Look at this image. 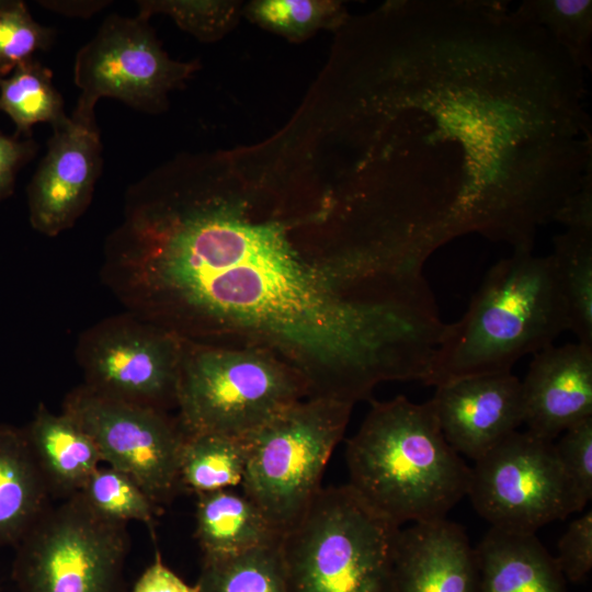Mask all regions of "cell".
<instances>
[{
	"instance_id": "cell-1",
	"label": "cell",
	"mask_w": 592,
	"mask_h": 592,
	"mask_svg": "<svg viewBox=\"0 0 592 592\" xmlns=\"http://www.w3.org/2000/svg\"><path fill=\"white\" fill-rule=\"evenodd\" d=\"M104 267L138 318L187 341L270 352L308 397L353 406L380 383L421 380L445 326L431 289L299 250L288 223L232 196L208 159L129 186Z\"/></svg>"
},
{
	"instance_id": "cell-2",
	"label": "cell",
	"mask_w": 592,
	"mask_h": 592,
	"mask_svg": "<svg viewBox=\"0 0 592 592\" xmlns=\"http://www.w3.org/2000/svg\"><path fill=\"white\" fill-rule=\"evenodd\" d=\"M345 459L350 488L400 527L444 519L467 496L471 469L446 442L430 400L372 401Z\"/></svg>"
},
{
	"instance_id": "cell-3",
	"label": "cell",
	"mask_w": 592,
	"mask_h": 592,
	"mask_svg": "<svg viewBox=\"0 0 592 592\" xmlns=\"http://www.w3.org/2000/svg\"><path fill=\"white\" fill-rule=\"evenodd\" d=\"M569 330L551 254L513 250L485 275L466 312L445 323L420 382H449L511 372L527 354L553 345Z\"/></svg>"
},
{
	"instance_id": "cell-4",
	"label": "cell",
	"mask_w": 592,
	"mask_h": 592,
	"mask_svg": "<svg viewBox=\"0 0 592 592\" xmlns=\"http://www.w3.org/2000/svg\"><path fill=\"white\" fill-rule=\"evenodd\" d=\"M400 526L351 488H321L281 540L288 592H396Z\"/></svg>"
},
{
	"instance_id": "cell-5",
	"label": "cell",
	"mask_w": 592,
	"mask_h": 592,
	"mask_svg": "<svg viewBox=\"0 0 592 592\" xmlns=\"http://www.w3.org/2000/svg\"><path fill=\"white\" fill-rule=\"evenodd\" d=\"M305 398L300 375L270 352L184 340L175 408L186 435L246 437Z\"/></svg>"
},
{
	"instance_id": "cell-6",
	"label": "cell",
	"mask_w": 592,
	"mask_h": 592,
	"mask_svg": "<svg viewBox=\"0 0 592 592\" xmlns=\"http://www.w3.org/2000/svg\"><path fill=\"white\" fill-rule=\"evenodd\" d=\"M353 405L321 397L293 403L246 436L243 493L283 537L320 491Z\"/></svg>"
},
{
	"instance_id": "cell-7",
	"label": "cell",
	"mask_w": 592,
	"mask_h": 592,
	"mask_svg": "<svg viewBox=\"0 0 592 592\" xmlns=\"http://www.w3.org/2000/svg\"><path fill=\"white\" fill-rule=\"evenodd\" d=\"M127 524L107 520L80 493L49 505L16 544L20 592H126Z\"/></svg>"
},
{
	"instance_id": "cell-8",
	"label": "cell",
	"mask_w": 592,
	"mask_h": 592,
	"mask_svg": "<svg viewBox=\"0 0 592 592\" xmlns=\"http://www.w3.org/2000/svg\"><path fill=\"white\" fill-rule=\"evenodd\" d=\"M467 496L491 527L532 533L582 510L551 441L515 431L475 462Z\"/></svg>"
},
{
	"instance_id": "cell-9",
	"label": "cell",
	"mask_w": 592,
	"mask_h": 592,
	"mask_svg": "<svg viewBox=\"0 0 592 592\" xmlns=\"http://www.w3.org/2000/svg\"><path fill=\"white\" fill-rule=\"evenodd\" d=\"M198 68L173 60L148 20L111 14L76 55L73 80L80 89L75 112L92 115L101 98H113L147 113L168 105V94Z\"/></svg>"
},
{
	"instance_id": "cell-10",
	"label": "cell",
	"mask_w": 592,
	"mask_h": 592,
	"mask_svg": "<svg viewBox=\"0 0 592 592\" xmlns=\"http://www.w3.org/2000/svg\"><path fill=\"white\" fill-rule=\"evenodd\" d=\"M62 412L88 433L103 463L130 477L158 506L182 490L179 466L185 433L167 411L82 385L66 397Z\"/></svg>"
},
{
	"instance_id": "cell-11",
	"label": "cell",
	"mask_w": 592,
	"mask_h": 592,
	"mask_svg": "<svg viewBox=\"0 0 592 592\" xmlns=\"http://www.w3.org/2000/svg\"><path fill=\"white\" fill-rule=\"evenodd\" d=\"M184 340L135 315L99 323L79 345L88 388L159 410L177 407Z\"/></svg>"
},
{
	"instance_id": "cell-12",
	"label": "cell",
	"mask_w": 592,
	"mask_h": 592,
	"mask_svg": "<svg viewBox=\"0 0 592 592\" xmlns=\"http://www.w3.org/2000/svg\"><path fill=\"white\" fill-rule=\"evenodd\" d=\"M52 128L47 151L27 186L30 223L46 236L59 235L84 213L103 163L94 114L73 111Z\"/></svg>"
},
{
	"instance_id": "cell-13",
	"label": "cell",
	"mask_w": 592,
	"mask_h": 592,
	"mask_svg": "<svg viewBox=\"0 0 592 592\" xmlns=\"http://www.w3.org/2000/svg\"><path fill=\"white\" fill-rule=\"evenodd\" d=\"M430 402L446 442L475 462L523 423L521 380L511 372L439 385Z\"/></svg>"
},
{
	"instance_id": "cell-14",
	"label": "cell",
	"mask_w": 592,
	"mask_h": 592,
	"mask_svg": "<svg viewBox=\"0 0 592 592\" xmlns=\"http://www.w3.org/2000/svg\"><path fill=\"white\" fill-rule=\"evenodd\" d=\"M521 386L526 431L554 442L592 418V348L576 342L540 350Z\"/></svg>"
},
{
	"instance_id": "cell-15",
	"label": "cell",
	"mask_w": 592,
	"mask_h": 592,
	"mask_svg": "<svg viewBox=\"0 0 592 592\" xmlns=\"http://www.w3.org/2000/svg\"><path fill=\"white\" fill-rule=\"evenodd\" d=\"M394 569L396 592H479L476 549L447 517L400 528Z\"/></svg>"
},
{
	"instance_id": "cell-16",
	"label": "cell",
	"mask_w": 592,
	"mask_h": 592,
	"mask_svg": "<svg viewBox=\"0 0 592 592\" xmlns=\"http://www.w3.org/2000/svg\"><path fill=\"white\" fill-rule=\"evenodd\" d=\"M475 549L479 592H567L555 557L535 534L491 527Z\"/></svg>"
},
{
	"instance_id": "cell-17",
	"label": "cell",
	"mask_w": 592,
	"mask_h": 592,
	"mask_svg": "<svg viewBox=\"0 0 592 592\" xmlns=\"http://www.w3.org/2000/svg\"><path fill=\"white\" fill-rule=\"evenodd\" d=\"M24 433L52 497L79 493L103 463L92 439L62 411L39 406Z\"/></svg>"
},
{
	"instance_id": "cell-18",
	"label": "cell",
	"mask_w": 592,
	"mask_h": 592,
	"mask_svg": "<svg viewBox=\"0 0 592 592\" xmlns=\"http://www.w3.org/2000/svg\"><path fill=\"white\" fill-rule=\"evenodd\" d=\"M50 499L24 430L0 424V544L16 546Z\"/></svg>"
},
{
	"instance_id": "cell-19",
	"label": "cell",
	"mask_w": 592,
	"mask_h": 592,
	"mask_svg": "<svg viewBox=\"0 0 592 592\" xmlns=\"http://www.w3.org/2000/svg\"><path fill=\"white\" fill-rule=\"evenodd\" d=\"M194 536L206 559L234 556L282 539L258 505L232 489L196 494Z\"/></svg>"
},
{
	"instance_id": "cell-20",
	"label": "cell",
	"mask_w": 592,
	"mask_h": 592,
	"mask_svg": "<svg viewBox=\"0 0 592 592\" xmlns=\"http://www.w3.org/2000/svg\"><path fill=\"white\" fill-rule=\"evenodd\" d=\"M247 452L246 437L185 434L179 466L181 489L195 496L232 489L242 481Z\"/></svg>"
},
{
	"instance_id": "cell-21",
	"label": "cell",
	"mask_w": 592,
	"mask_h": 592,
	"mask_svg": "<svg viewBox=\"0 0 592 592\" xmlns=\"http://www.w3.org/2000/svg\"><path fill=\"white\" fill-rule=\"evenodd\" d=\"M0 111L14 123L19 138H31L38 123L54 127L68 117L62 96L53 83V72L34 57L0 79Z\"/></svg>"
},
{
	"instance_id": "cell-22",
	"label": "cell",
	"mask_w": 592,
	"mask_h": 592,
	"mask_svg": "<svg viewBox=\"0 0 592 592\" xmlns=\"http://www.w3.org/2000/svg\"><path fill=\"white\" fill-rule=\"evenodd\" d=\"M551 257L569 330L592 348V230L566 229L555 236Z\"/></svg>"
},
{
	"instance_id": "cell-23",
	"label": "cell",
	"mask_w": 592,
	"mask_h": 592,
	"mask_svg": "<svg viewBox=\"0 0 592 592\" xmlns=\"http://www.w3.org/2000/svg\"><path fill=\"white\" fill-rule=\"evenodd\" d=\"M196 583L200 592H288L281 542L234 556L202 558Z\"/></svg>"
},
{
	"instance_id": "cell-24",
	"label": "cell",
	"mask_w": 592,
	"mask_h": 592,
	"mask_svg": "<svg viewBox=\"0 0 592 592\" xmlns=\"http://www.w3.org/2000/svg\"><path fill=\"white\" fill-rule=\"evenodd\" d=\"M516 9L544 29L576 66L591 71V0H525Z\"/></svg>"
},
{
	"instance_id": "cell-25",
	"label": "cell",
	"mask_w": 592,
	"mask_h": 592,
	"mask_svg": "<svg viewBox=\"0 0 592 592\" xmlns=\"http://www.w3.org/2000/svg\"><path fill=\"white\" fill-rule=\"evenodd\" d=\"M249 19L287 39L303 41L321 29H337L348 21L339 1L258 0L247 8Z\"/></svg>"
},
{
	"instance_id": "cell-26",
	"label": "cell",
	"mask_w": 592,
	"mask_h": 592,
	"mask_svg": "<svg viewBox=\"0 0 592 592\" xmlns=\"http://www.w3.org/2000/svg\"><path fill=\"white\" fill-rule=\"evenodd\" d=\"M79 493L101 516L125 524L141 522L151 531L162 512L130 477L110 466H100Z\"/></svg>"
},
{
	"instance_id": "cell-27",
	"label": "cell",
	"mask_w": 592,
	"mask_h": 592,
	"mask_svg": "<svg viewBox=\"0 0 592 592\" xmlns=\"http://www.w3.org/2000/svg\"><path fill=\"white\" fill-rule=\"evenodd\" d=\"M54 31L33 19L20 0H0V79L19 65L47 49Z\"/></svg>"
},
{
	"instance_id": "cell-28",
	"label": "cell",
	"mask_w": 592,
	"mask_h": 592,
	"mask_svg": "<svg viewBox=\"0 0 592 592\" xmlns=\"http://www.w3.org/2000/svg\"><path fill=\"white\" fill-rule=\"evenodd\" d=\"M138 16L149 20L153 14H167L184 31L200 41L220 38L237 20L238 4L227 1H137Z\"/></svg>"
},
{
	"instance_id": "cell-29",
	"label": "cell",
	"mask_w": 592,
	"mask_h": 592,
	"mask_svg": "<svg viewBox=\"0 0 592 592\" xmlns=\"http://www.w3.org/2000/svg\"><path fill=\"white\" fill-rule=\"evenodd\" d=\"M554 444L561 467L583 509L592 498V418L567 429Z\"/></svg>"
},
{
	"instance_id": "cell-30",
	"label": "cell",
	"mask_w": 592,
	"mask_h": 592,
	"mask_svg": "<svg viewBox=\"0 0 592 592\" xmlns=\"http://www.w3.org/2000/svg\"><path fill=\"white\" fill-rule=\"evenodd\" d=\"M555 560L565 579L583 582L592 569V511L574 519L557 545Z\"/></svg>"
},
{
	"instance_id": "cell-31",
	"label": "cell",
	"mask_w": 592,
	"mask_h": 592,
	"mask_svg": "<svg viewBox=\"0 0 592 592\" xmlns=\"http://www.w3.org/2000/svg\"><path fill=\"white\" fill-rule=\"evenodd\" d=\"M37 151V144L33 138L9 137L0 133V200L9 197L15 185L18 171Z\"/></svg>"
},
{
	"instance_id": "cell-32",
	"label": "cell",
	"mask_w": 592,
	"mask_h": 592,
	"mask_svg": "<svg viewBox=\"0 0 592 592\" xmlns=\"http://www.w3.org/2000/svg\"><path fill=\"white\" fill-rule=\"evenodd\" d=\"M566 229L592 230V169L580 186L563 202L554 217Z\"/></svg>"
},
{
	"instance_id": "cell-33",
	"label": "cell",
	"mask_w": 592,
	"mask_h": 592,
	"mask_svg": "<svg viewBox=\"0 0 592 592\" xmlns=\"http://www.w3.org/2000/svg\"><path fill=\"white\" fill-rule=\"evenodd\" d=\"M132 592H200L197 583L189 584L170 569L156 550L153 561L143 571Z\"/></svg>"
},
{
	"instance_id": "cell-34",
	"label": "cell",
	"mask_w": 592,
	"mask_h": 592,
	"mask_svg": "<svg viewBox=\"0 0 592 592\" xmlns=\"http://www.w3.org/2000/svg\"><path fill=\"white\" fill-rule=\"evenodd\" d=\"M110 1H39V4L50 11L69 16L89 18L106 5Z\"/></svg>"
}]
</instances>
